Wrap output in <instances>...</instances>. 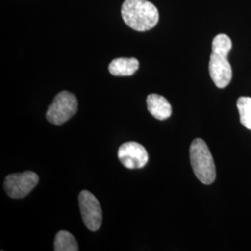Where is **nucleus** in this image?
Returning a JSON list of instances; mask_svg holds the SVG:
<instances>
[{"mask_svg": "<svg viewBox=\"0 0 251 251\" xmlns=\"http://www.w3.org/2000/svg\"><path fill=\"white\" fill-rule=\"evenodd\" d=\"M121 14L126 25L139 32L151 30L159 21L158 10L148 0H125Z\"/></svg>", "mask_w": 251, "mask_h": 251, "instance_id": "nucleus-1", "label": "nucleus"}, {"mask_svg": "<svg viewBox=\"0 0 251 251\" xmlns=\"http://www.w3.org/2000/svg\"><path fill=\"white\" fill-rule=\"evenodd\" d=\"M190 160L196 177L202 183L211 184L215 180L214 160L207 145L202 139H196L191 144Z\"/></svg>", "mask_w": 251, "mask_h": 251, "instance_id": "nucleus-2", "label": "nucleus"}, {"mask_svg": "<svg viewBox=\"0 0 251 251\" xmlns=\"http://www.w3.org/2000/svg\"><path fill=\"white\" fill-rule=\"evenodd\" d=\"M78 108L76 97L69 91L63 90L57 94L47 111V119L54 125H62L74 117Z\"/></svg>", "mask_w": 251, "mask_h": 251, "instance_id": "nucleus-3", "label": "nucleus"}, {"mask_svg": "<svg viewBox=\"0 0 251 251\" xmlns=\"http://www.w3.org/2000/svg\"><path fill=\"white\" fill-rule=\"evenodd\" d=\"M39 177L33 171H25L8 175L4 181V189L9 198H24L36 187Z\"/></svg>", "mask_w": 251, "mask_h": 251, "instance_id": "nucleus-4", "label": "nucleus"}, {"mask_svg": "<svg viewBox=\"0 0 251 251\" xmlns=\"http://www.w3.org/2000/svg\"><path fill=\"white\" fill-rule=\"evenodd\" d=\"M82 220L90 231H98L101 225L102 212L98 199L90 192L84 190L78 197Z\"/></svg>", "mask_w": 251, "mask_h": 251, "instance_id": "nucleus-5", "label": "nucleus"}, {"mask_svg": "<svg viewBox=\"0 0 251 251\" xmlns=\"http://www.w3.org/2000/svg\"><path fill=\"white\" fill-rule=\"evenodd\" d=\"M228 54L214 52L210 55L208 70L212 81L217 88L225 89L232 80L233 71L231 64L227 60Z\"/></svg>", "mask_w": 251, "mask_h": 251, "instance_id": "nucleus-6", "label": "nucleus"}, {"mask_svg": "<svg viewBox=\"0 0 251 251\" xmlns=\"http://www.w3.org/2000/svg\"><path fill=\"white\" fill-rule=\"evenodd\" d=\"M118 158L126 169H142L148 162V153L142 144L128 142L118 149Z\"/></svg>", "mask_w": 251, "mask_h": 251, "instance_id": "nucleus-7", "label": "nucleus"}, {"mask_svg": "<svg viewBox=\"0 0 251 251\" xmlns=\"http://www.w3.org/2000/svg\"><path fill=\"white\" fill-rule=\"evenodd\" d=\"M147 108L152 117L158 120H166L171 117L172 108L165 97L158 94H150L147 97Z\"/></svg>", "mask_w": 251, "mask_h": 251, "instance_id": "nucleus-8", "label": "nucleus"}, {"mask_svg": "<svg viewBox=\"0 0 251 251\" xmlns=\"http://www.w3.org/2000/svg\"><path fill=\"white\" fill-rule=\"evenodd\" d=\"M139 69V61L135 58H117L109 64V72L115 76H129Z\"/></svg>", "mask_w": 251, "mask_h": 251, "instance_id": "nucleus-9", "label": "nucleus"}, {"mask_svg": "<svg viewBox=\"0 0 251 251\" xmlns=\"http://www.w3.org/2000/svg\"><path fill=\"white\" fill-rule=\"evenodd\" d=\"M78 244L74 235L67 231H60L56 234L54 241L55 251H77Z\"/></svg>", "mask_w": 251, "mask_h": 251, "instance_id": "nucleus-10", "label": "nucleus"}, {"mask_svg": "<svg viewBox=\"0 0 251 251\" xmlns=\"http://www.w3.org/2000/svg\"><path fill=\"white\" fill-rule=\"evenodd\" d=\"M237 109L239 112L241 124L251 130V97H240L237 100Z\"/></svg>", "mask_w": 251, "mask_h": 251, "instance_id": "nucleus-11", "label": "nucleus"}, {"mask_svg": "<svg viewBox=\"0 0 251 251\" xmlns=\"http://www.w3.org/2000/svg\"><path fill=\"white\" fill-rule=\"evenodd\" d=\"M232 40L225 34H220L214 37L212 41V51L229 54L232 50Z\"/></svg>", "mask_w": 251, "mask_h": 251, "instance_id": "nucleus-12", "label": "nucleus"}]
</instances>
